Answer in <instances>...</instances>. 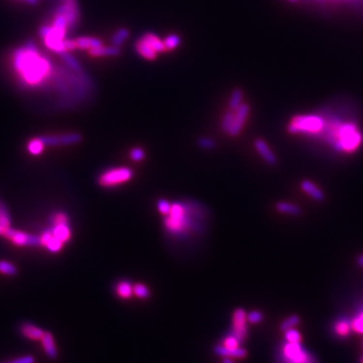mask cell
Segmentation results:
<instances>
[{
	"instance_id": "1",
	"label": "cell",
	"mask_w": 363,
	"mask_h": 363,
	"mask_svg": "<svg viewBox=\"0 0 363 363\" xmlns=\"http://www.w3.org/2000/svg\"><path fill=\"white\" fill-rule=\"evenodd\" d=\"M12 66L19 80L28 87H39L53 75V65L33 44L17 48L12 56Z\"/></svg>"
},
{
	"instance_id": "2",
	"label": "cell",
	"mask_w": 363,
	"mask_h": 363,
	"mask_svg": "<svg viewBox=\"0 0 363 363\" xmlns=\"http://www.w3.org/2000/svg\"><path fill=\"white\" fill-rule=\"evenodd\" d=\"M330 136L331 144L337 151L353 153L363 142L362 133L358 130L354 123H337L333 122Z\"/></svg>"
},
{
	"instance_id": "3",
	"label": "cell",
	"mask_w": 363,
	"mask_h": 363,
	"mask_svg": "<svg viewBox=\"0 0 363 363\" xmlns=\"http://www.w3.org/2000/svg\"><path fill=\"white\" fill-rule=\"evenodd\" d=\"M186 204L174 202L172 204L170 214L167 215L164 224L169 234L173 236H184L193 229L192 211Z\"/></svg>"
},
{
	"instance_id": "4",
	"label": "cell",
	"mask_w": 363,
	"mask_h": 363,
	"mask_svg": "<svg viewBox=\"0 0 363 363\" xmlns=\"http://www.w3.org/2000/svg\"><path fill=\"white\" fill-rule=\"evenodd\" d=\"M324 126L323 118L318 115H297L287 125V131L293 134H315L322 131Z\"/></svg>"
},
{
	"instance_id": "5",
	"label": "cell",
	"mask_w": 363,
	"mask_h": 363,
	"mask_svg": "<svg viewBox=\"0 0 363 363\" xmlns=\"http://www.w3.org/2000/svg\"><path fill=\"white\" fill-rule=\"evenodd\" d=\"M133 178V171L127 167L109 169L98 177L97 183L102 188H113L124 184Z\"/></svg>"
},
{
	"instance_id": "6",
	"label": "cell",
	"mask_w": 363,
	"mask_h": 363,
	"mask_svg": "<svg viewBox=\"0 0 363 363\" xmlns=\"http://www.w3.org/2000/svg\"><path fill=\"white\" fill-rule=\"evenodd\" d=\"M283 363H316L315 357L302 346L301 342H286L282 350Z\"/></svg>"
},
{
	"instance_id": "7",
	"label": "cell",
	"mask_w": 363,
	"mask_h": 363,
	"mask_svg": "<svg viewBox=\"0 0 363 363\" xmlns=\"http://www.w3.org/2000/svg\"><path fill=\"white\" fill-rule=\"evenodd\" d=\"M3 236L6 239L11 241L17 246H26V247H37L41 246V237L40 235H34L28 232H23L14 228H8Z\"/></svg>"
},
{
	"instance_id": "8",
	"label": "cell",
	"mask_w": 363,
	"mask_h": 363,
	"mask_svg": "<svg viewBox=\"0 0 363 363\" xmlns=\"http://www.w3.org/2000/svg\"><path fill=\"white\" fill-rule=\"evenodd\" d=\"M42 139L46 146H64L73 145L82 142V134L79 132H68L60 134L43 135Z\"/></svg>"
},
{
	"instance_id": "9",
	"label": "cell",
	"mask_w": 363,
	"mask_h": 363,
	"mask_svg": "<svg viewBox=\"0 0 363 363\" xmlns=\"http://www.w3.org/2000/svg\"><path fill=\"white\" fill-rule=\"evenodd\" d=\"M247 313L242 308H237L232 315V334L243 343L248 337V326H247Z\"/></svg>"
},
{
	"instance_id": "10",
	"label": "cell",
	"mask_w": 363,
	"mask_h": 363,
	"mask_svg": "<svg viewBox=\"0 0 363 363\" xmlns=\"http://www.w3.org/2000/svg\"><path fill=\"white\" fill-rule=\"evenodd\" d=\"M56 11L66 17L71 30L76 26L79 21L80 9L76 0H65V2L61 4L56 9Z\"/></svg>"
},
{
	"instance_id": "11",
	"label": "cell",
	"mask_w": 363,
	"mask_h": 363,
	"mask_svg": "<svg viewBox=\"0 0 363 363\" xmlns=\"http://www.w3.org/2000/svg\"><path fill=\"white\" fill-rule=\"evenodd\" d=\"M250 113V106L247 103H242L238 109H236L234 111V120L233 124L228 131V135L231 137H235L237 135H239L240 132L242 131V128L244 126V124L249 116Z\"/></svg>"
},
{
	"instance_id": "12",
	"label": "cell",
	"mask_w": 363,
	"mask_h": 363,
	"mask_svg": "<svg viewBox=\"0 0 363 363\" xmlns=\"http://www.w3.org/2000/svg\"><path fill=\"white\" fill-rule=\"evenodd\" d=\"M41 246L47 248L49 253H57L61 252L63 246H64V242H62L60 239L53 234L51 229H46L44 230L41 235Z\"/></svg>"
},
{
	"instance_id": "13",
	"label": "cell",
	"mask_w": 363,
	"mask_h": 363,
	"mask_svg": "<svg viewBox=\"0 0 363 363\" xmlns=\"http://www.w3.org/2000/svg\"><path fill=\"white\" fill-rule=\"evenodd\" d=\"M213 352L222 358H237L241 359L247 356V350L242 347L229 348L224 345H215L213 347Z\"/></svg>"
},
{
	"instance_id": "14",
	"label": "cell",
	"mask_w": 363,
	"mask_h": 363,
	"mask_svg": "<svg viewBox=\"0 0 363 363\" xmlns=\"http://www.w3.org/2000/svg\"><path fill=\"white\" fill-rule=\"evenodd\" d=\"M253 145H254V148L256 149V152L258 153V155L267 162V164H268L269 166L277 165L278 158L277 157H275V155L273 154V152L271 151L266 141H264L262 139H256L253 142Z\"/></svg>"
},
{
	"instance_id": "15",
	"label": "cell",
	"mask_w": 363,
	"mask_h": 363,
	"mask_svg": "<svg viewBox=\"0 0 363 363\" xmlns=\"http://www.w3.org/2000/svg\"><path fill=\"white\" fill-rule=\"evenodd\" d=\"M134 48L137 54L147 61H154L158 58V53L151 45H149V43L144 39L142 35L135 42Z\"/></svg>"
},
{
	"instance_id": "16",
	"label": "cell",
	"mask_w": 363,
	"mask_h": 363,
	"mask_svg": "<svg viewBox=\"0 0 363 363\" xmlns=\"http://www.w3.org/2000/svg\"><path fill=\"white\" fill-rule=\"evenodd\" d=\"M49 229L52 230L53 234L62 242L67 243L72 238V229L70 226V222L53 224Z\"/></svg>"
},
{
	"instance_id": "17",
	"label": "cell",
	"mask_w": 363,
	"mask_h": 363,
	"mask_svg": "<svg viewBox=\"0 0 363 363\" xmlns=\"http://www.w3.org/2000/svg\"><path fill=\"white\" fill-rule=\"evenodd\" d=\"M89 55L93 58H101V57H117L120 55V48L115 46H101L88 51Z\"/></svg>"
},
{
	"instance_id": "18",
	"label": "cell",
	"mask_w": 363,
	"mask_h": 363,
	"mask_svg": "<svg viewBox=\"0 0 363 363\" xmlns=\"http://www.w3.org/2000/svg\"><path fill=\"white\" fill-rule=\"evenodd\" d=\"M75 43H76L77 48L87 49V51L103 46V42L94 36H79L75 39Z\"/></svg>"
},
{
	"instance_id": "19",
	"label": "cell",
	"mask_w": 363,
	"mask_h": 363,
	"mask_svg": "<svg viewBox=\"0 0 363 363\" xmlns=\"http://www.w3.org/2000/svg\"><path fill=\"white\" fill-rule=\"evenodd\" d=\"M301 188H302V190L307 195H309L312 199L316 200V201H318V202L324 201L325 195H324L323 191L320 189V188H318L314 183H312L309 180H305L301 183Z\"/></svg>"
},
{
	"instance_id": "20",
	"label": "cell",
	"mask_w": 363,
	"mask_h": 363,
	"mask_svg": "<svg viewBox=\"0 0 363 363\" xmlns=\"http://www.w3.org/2000/svg\"><path fill=\"white\" fill-rule=\"evenodd\" d=\"M41 341H42L44 350L46 351L47 355L52 359L57 358L58 350H57V347H56V343H55V339H54L53 334L51 332H45Z\"/></svg>"
},
{
	"instance_id": "21",
	"label": "cell",
	"mask_w": 363,
	"mask_h": 363,
	"mask_svg": "<svg viewBox=\"0 0 363 363\" xmlns=\"http://www.w3.org/2000/svg\"><path fill=\"white\" fill-rule=\"evenodd\" d=\"M20 331L24 336L32 340H41L45 334L43 329L30 323H23L20 327Z\"/></svg>"
},
{
	"instance_id": "22",
	"label": "cell",
	"mask_w": 363,
	"mask_h": 363,
	"mask_svg": "<svg viewBox=\"0 0 363 363\" xmlns=\"http://www.w3.org/2000/svg\"><path fill=\"white\" fill-rule=\"evenodd\" d=\"M275 209H277V211L280 213H284V214H287V215H294V216L301 215L303 213L301 207H299L293 203H287V202L277 203L275 204Z\"/></svg>"
},
{
	"instance_id": "23",
	"label": "cell",
	"mask_w": 363,
	"mask_h": 363,
	"mask_svg": "<svg viewBox=\"0 0 363 363\" xmlns=\"http://www.w3.org/2000/svg\"><path fill=\"white\" fill-rule=\"evenodd\" d=\"M115 292L119 298L127 300L133 295V285L130 284V282L121 281L116 284Z\"/></svg>"
},
{
	"instance_id": "24",
	"label": "cell",
	"mask_w": 363,
	"mask_h": 363,
	"mask_svg": "<svg viewBox=\"0 0 363 363\" xmlns=\"http://www.w3.org/2000/svg\"><path fill=\"white\" fill-rule=\"evenodd\" d=\"M46 147V144L42 139V136H37L32 139L27 145L28 152L32 156H39L41 155Z\"/></svg>"
},
{
	"instance_id": "25",
	"label": "cell",
	"mask_w": 363,
	"mask_h": 363,
	"mask_svg": "<svg viewBox=\"0 0 363 363\" xmlns=\"http://www.w3.org/2000/svg\"><path fill=\"white\" fill-rule=\"evenodd\" d=\"M142 36L149 43V45H151L156 49L158 53H164V52L167 51L165 44H164V41H161L159 37L157 34H155L154 32H146V33L142 34Z\"/></svg>"
},
{
	"instance_id": "26",
	"label": "cell",
	"mask_w": 363,
	"mask_h": 363,
	"mask_svg": "<svg viewBox=\"0 0 363 363\" xmlns=\"http://www.w3.org/2000/svg\"><path fill=\"white\" fill-rule=\"evenodd\" d=\"M243 97H244V93L242 89L235 88L232 91L230 98H229V102H228L229 110L235 111L236 109H238L240 105L243 103Z\"/></svg>"
},
{
	"instance_id": "27",
	"label": "cell",
	"mask_w": 363,
	"mask_h": 363,
	"mask_svg": "<svg viewBox=\"0 0 363 363\" xmlns=\"http://www.w3.org/2000/svg\"><path fill=\"white\" fill-rule=\"evenodd\" d=\"M130 35V32L129 30L125 29V28H120L118 29L114 34L112 35L111 37V43H112V46H115L117 47H120L125 42L127 41V39Z\"/></svg>"
},
{
	"instance_id": "28",
	"label": "cell",
	"mask_w": 363,
	"mask_h": 363,
	"mask_svg": "<svg viewBox=\"0 0 363 363\" xmlns=\"http://www.w3.org/2000/svg\"><path fill=\"white\" fill-rule=\"evenodd\" d=\"M334 329H335V332H336L337 335L345 337L350 333V331H351V329H352L351 322L346 320V319H341L335 324Z\"/></svg>"
},
{
	"instance_id": "29",
	"label": "cell",
	"mask_w": 363,
	"mask_h": 363,
	"mask_svg": "<svg viewBox=\"0 0 363 363\" xmlns=\"http://www.w3.org/2000/svg\"><path fill=\"white\" fill-rule=\"evenodd\" d=\"M61 57H62L63 61L65 62V64H66V65H67V66H68L72 71H74L75 73H81L82 68H81L80 63L78 62L77 59H75V58H74L72 55H70L68 52H66V53H64V54H62Z\"/></svg>"
},
{
	"instance_id": "30",
	"label": "cell",
	"mask_w": 363,
	"mask_h": 363,
	"mask_svg": "<svg viewBox=\"0 0 363 363\" xmlns=\"http://www.w3.org/2000/svg\"><path fill=\"white\" fill-rule=\"evenodd\" d=\"M181 37L177 33L169 34L164 40V44L167 51H174V49H176L181 45Z\"/></svg>"
},
{
	"instance_id": "31",
	"label": "cell",
	"mask_w": 363,
	"mask_h": 363,
	"mask_svg": "<svg viewBox=\"0 0 363 363\" xmlns=\"http://www.w3.org/2000/svg\"><path fill=\"white\" fill-rule=\"evenodd\" d=\"M0 226L5 229L10 227L9 211L2 201H0Z\"/></svg>"
},
{
	"instance_id": "32",
	"label": "cell",
	"mask_w": 363,
	"mask_h": 363,
	"mask_svg": "<svg viewBox=\"0 0 363 363\" xmlns=\"http://www.w3.org/2000/svg\"><path fill=\"white\" fill-rule=\"evenodd\" d=\"M0 273L9 275V277H14V275L17 273V268L9 261L0 260Z\"/></svg>"
},
{
	"instance_id": "33",
	"label": "cell",
	"mask_w": 363,
	"mask_h": 363,
	"mask_svg": "<svg viewBox=\"0 0 363 363\" xmlns=\"http://www.w3.org/2000/svg\"><path fill=\"white\" fill-rule=\"evenodd\" d=\"M234 120V111L228 110L226 113L224 114L222 121H221V128L225 133H228L230 130Z\"/></svg>"
},
{
	"instance_id": "34",
	"label": "cell",
	"mask_w": 363,
	"mask_h": 363,
	"mask_svg": "<svg viewBox=\"0 0 363 363\" xmlns=\"http://www.w3.org/2000/svg\"><path fill=\"white\" fill-rule=\"evenodd\" d=\"M133 294L137 298L144 300V299L149 298V296H151V291H149L147 285L141 284V283H137L133 285Z\"/></svg>"
},
{
	"instance_id": "35",
	"label": "cell",
	"mask_w": 363,
	"mask_h": 363,
	"mask_svg": "<svg viewBox=\"0 0 363 363\" xmlns=\"http://www.w3.org/2000/svg\"><path fill=\"white\" fill-rule=\"evenodd\" d=\"M299 323H300V317L298 315H292L289 318L284 319L281 323L280 329H281V331L284 332L286 330H289V329H292V328L296 327Z\"/></svg>"
},
{
	"instance_id": "36",
	"label": "cell",
	"mask_w": 363,
	"mask_h": 363,
	"mask_svg": "<svg viewBox=\"0 0 363 363\" xmlns=\"http://www.w3.org/2000/svg\"><path fill=\"white\" fill-rule=\"evenodd\" d=\"M69 221H70V218L68 214L63 211L54 212L52 213L51 216H49V223H51V225L58 224V223H65Z\"/></svg>"
},
{
	"instance_id": "37",
	"label": "cell",
	"mask_w": 363,
	"mask_h": 363,
	"mask_svg": "<svg viewBox=\"0 0 363 363\" xmlns=\"http://www.w3.org/2000/svg\"><path fill=\"white\" fill-rule=\"evenodd\" d=\"M284 338L286 342H290V343L301 342V334H300V332L294 328L284 331Z\"/></svg>"
},
{
	"instance_id": "38",
	"label": "cell",
	"mask_w": 363,
	"mask_h": 363,
	"mask_svg": "<svg viewBox=\"0 0 363 363\" xmlns=\"http://www.w3.org/2000/svg\"><path fill=\"white\" fill-rule=\"evenodd\" d=\"M157 206H158V210L160 214L165 215V216L170 214L171 209H172V203H170L168 200H165V199L158 200Z\"/></svg>"
},
{
	"instance_id": "39",
	"label": "cell",
	"mask_w": 363,
	"mask_h": 363,
	"mask_svg": "<svg viewBox=\"0 0 363 363\" xmlns=\"http://www.w3.org/2000/svg\"><path fill=\"white\" fill-rule=\"evenodd\" d=\"M246 319L250 324H258L264 320V314L260 311H252L246 314Z\"/></svg>"
},
{
	"instance_id": "40",
	"label": "cell",
	"mask_w": 363,
	"mask_h": 363,
	"mask_svg": "<svg viewBox=\"0 0 363 363\" xmlns=\"http://www.w3.org/2000/svg\"><path fill=\"white\" fill-rule=\"evenodd\" d=\"M351 326L355 332L359 334H363V311L360 312L357 315V317H355L351 321Z\"/></svg>"
},
{
	"instance_id": "41",
	"label": "cell",
	"mask_w": 363,
	"mask_h": 363,
	"mask_svg": "<svg viewBox=\"0 0 363 363\" xmlns=\"http://www.w3.org/2000/svg\"><path fill=\"white\" fill-rule=\"evenodd\" d=\"M198 145L204 149H213L216 146V142L211 137H200L198 140Z\"/></svg>"
},
{
	"instance_id": "42",
	"label": "cell",
	"mask_w": 363,
	"mask_h": 363,
	"mask_svg": "<svg viewBox=\"0 0 363 363\" xmlns=\"http://www.w3.org/2000/svg\"><path fill=\"white\" fill-rule=\"evenodd\" d=\"M240 344H241L240 341L237 339V338L233 334H230V335H228V336L224 338L222 345L229 347V348H237V347L240 346Z\"/></svg>"
},
{
	"instance_id": "43",
	"label": "cell",
	"mask_w": 363,
	"mask_h": 363,
	"mask_svg": "<svg viewBox=\"0 0 363 363\" xmlns=\"http://www.w3.org/2000/svg\"><path fill=\"white\" fill-rule=\"evenodd\" d=\"M145 158V153L143 149L140 147H134L130 151V158L134 161H142Z\"/></svg>"
},
{
	"instance_id": "44",
	"label": "cell",
	"mask_w": 363,
	"mask_h": 363,
	"mask_svg": "<svg viewBox=\"0 0 363 363\" xmlns=\"http://www.w3.org/2000/svg\"><path fill=\"white\" fill-rule=\"evenodd\" d=\"M5 363H34V359L32 356L28 355V356H23V357L15 359L9 362H5Z\"/></svg>"
},
{
	"instance_id": "45",
	"label": "cell",
	"mask_w": 363,
	"mask_h": 363,
	"mask_svg": "<svg viewBox=\"0 0 363 363\" xmlns=\"http://www.w3.org/2000/svg\"><path fill=\"white\" fill-rule=\"evenodd\" d=\"M357 265L361 268H363V254L360 255L358 258H357Z\"/></svg>"
},
{
	"instance_id": "46",
	"label": "cell",
	"mask_w": 363,
	"mask_h": 363,
	"mask_svg": "<svg viewBox=\"0 0 363 363\" xmlns=\"http://www.w3.org/2000/svg\"><path fill=\"white\" fill-rule=\"evenodd\" d=\"M222 363H234V361L231 358H223Z\"/></svg>"
},
{
	"instance_id": "47",
	"label": "cell",
	"mask_w": 363,
	"mask_h": 363,
	"mask_svg": "<svg viewBox=\"0 0 363 363\" xmlns=\"http://www.w3.org/2000/svg\"><path fill=\"white\" fill-rule=\"evenodd\" d=\"M27 2H29L30 4H36L37 3V0H26Z\"/></svg>"
},
{
	"instance_id": "48",
	"label": "cell",
	"mask_w": 363,
	"mask_h": 363,
	"mask_svg": "<svg viewBox=\"0 0 363 363\" xmlns=\"http://www.w3.org/2000/svg\"><path fill=\"white\" fill-rule=\"evenodd\" d=\"M289 1H291V2H297L298 0H289Z\"/></svg>"
},
{
	"instance_id": "49",
	"label": "cell",
	"mask_w": 363,
	"mask_h": 363,
	"mask_svg": "<svg viewBox=\"0 0 363 363\" xmlns=\"http://www.w3.org/2000/svg\"><path fill=\"white\" fill-rule=\"evenodd\" d=\"M362 363H363V360H362Z\"/></svg>"
}]
</instances>
